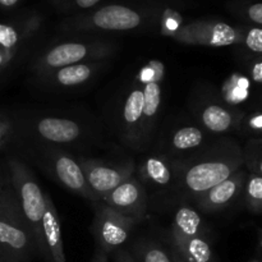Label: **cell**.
<instances>
[{"mask_svg":"<svg viewBox=\"0 0 262 262\" xmlns=\"http://www.w3.org/2000/svg\"><path fill=\"white\" fill-rule=\"evenodd\" d=\"M37 137L53 145H68L82 137L83 129L76 120L60 117H42L33 122Z\"/></svg>","mask_w":262,"mask_h":262,"instance_id":"cell-13","label":"cell"},{"mask_svg":"<svg viewBox=\"0 0 262 262\" xmlns=\"http://www.w3.org/2000/svg\"><path fill=\"white\" fill-rule=\"evenodd\" d=\"M2 191H3V189H0V193H2Z\"/></svg>","mask_w":262,"mask_h":262,"instance_id":"cell-40","label":"cell"},{"mask_svg":"<svg viewBox=\"0 0 262 262\" xmlns=\"http://www.w3.org/2000/svg\"><path fill=\"white\" fill-rule=\"evenodd\" d=\"M242 150L247 170L262 177V138H250Z\"/></svg>","mask_w":262,"mask_h":262,"instance_id":"cell-27","label":"cell"},{"mask_svg":"<svg viewBox=\"0 0 262 262\" xmlns=\"http://www.w3.org/2000/svg\"><path fill=\"white\" fill-rule=\"evenodd\" d=\"M8 165H9L10 182H12L10 184H12V188L17 197L23 217L27 222L33 238H35L38 253L41 255L42 224L49 193L42 191L32 171L19 159H10Z\"/></svg>","mask_w":262,"mask_h":262,"instance_id":"cell-5","label":"cell"},{"mask_svg":"<svg viewBox=\"0 0 262 262\" xmlns=\"http://www.w3.org/2000/svg\"><path fill=\"white\" fill-rule=\"evenodd\" d=\"M43 22L42 13L31 10L14 22L0 23V73L28 50V46L42 30Z\"/></svg>","mask_w":262,"mask_h":262,"instance_id":"cell-6","label":"cell"},{"mask_svg":"<svg viewBox=\"0 0 262 262\" xmlns=\"http://www.w3.org/2000/svg\"><path fill=\"white\" fill-rule=\"evenodd\" d=\"M168 143L174 152H189L204 146L205 132L196 125H183L173 130Z\"/></svg>","mask_w":262,"mask_h":262,"instance_id":"cell-22","label":"cell"},{"mask_svg":"<svg viewBox=\"0 0 262 262\" xmlns=\"http://www.w3.org/2000/svg\"><path fill=\"white\" fill-rule=\"evenodd\" d=\"M143 91L142 87L135 86L129 91L122 107V128L129 143L142 145Z\"/></svg>","mask_w":262,"mask_h":262,"instance_id":"cell-17","label":"cell"},{"mask_svg":"<svg viewBox=\"0 0 262 262\" xmlns=\"http://www.w3.org/2000/svg\"><path fill=\"white\" fill-rule=\"evenodd\" d=\"M0 253L17 261L37 255L38 248L23 217L14 191L0 193Z\"/></svg>","mask_w":262,"mask_h":262,"instance_id":"cell-4","label":"cell"},{"mask_svg":"<svg viewBox=\"0 0 262 262\" xmlns=\"http://www.w3.org/2000/svg\"><path fill=\"white\" fill-rule=\"evenodd\" d=\"M46 2L56 13L69 17L94 9L102 0H46Z\"/></svg>","mask_w":262,"mask_h":262,"instance_id":"cell-25","label":"cell"},{"mask_svg":"<svg viewBox=\"0 0 262 262\" xmlns=\"http://www.w3.org/2000/svg\"><path fill=\"white\" fill-rule=\"evenodd\" d=\"M169 37L187 45L209 48L241 45L242 26H233L219 19H196L183 23Z\"/></svg>","mask_w":262,"mask_h":262,"instance_id":"cell-7","label":"cell"},{"mask_svg":"<svg viewBox=\"0 0 262 262\" xmlns=\"http://www.w3.org/2000/svg\"><path fill=\"white\" fill-rule=\"evenodd\" d=\"M243 201L248 211L252 214H262V177L248 171L245 187H243Z\"/></svg>","mask_w":262,"mask_h":262,"instance_id":"cell-24","label":"cell"},{"mask_svg":"<svg viewBox=\"0 0 262 262\" xmlns=\"http://www.w3.org/2000/svg\"><path fill=\"white\" fill-rule=\"evenodd\" d=\"M176 186L196 199L245 166L243 150L237 141L225 138L183 160H174Z\"/></svg>","mask_w":262,"mask_h":262,"instance_id":"cell-1","label":"cell"},{"mask_svg":"<svg viewBox=\"0 0 262 262\" xmlns=\"http://www.w3.org/2000/svg\"><path fill=\"white\" fill-rule=\"evenodd\" d=\"M260 247L262 248V234H261V237H260Z\"/></svg>","mask_w":262,"mask_h":262,"instance_id":"cell-38","label":"cell"},{"mask_svg":"<svg viewBox=\"0 0 262 262\" xmlns=\"http://www.w3.org/2000/svg\"><path fill=\"white\" fill-rule=\"evenodd\" d=\"M165 5L107 3L91 10L61 19L58 30L68 35H92L104 32H128L147 25H159Z\"/></svg>","mask_w":262,"mask_h":262,"instance_id":"cell-2","label":"cell"},{"mask_svg":"<svg viewBox=\"0 0 262 262\" xmlns=\"http://www.w3.org/2000/svg\"><path fill=\"white\" fill-rule=\"evenodd\" d=\"M100 201L115 211L125 216L135 217L140 222L145 216L147 209V192L142 182L138 181L136 177H130L112 192L105 194Z\"/></svg>","mask_w":262,"mask_h":262,"instance_id":"cell-11","label":"cell"},{"mask_svg":"<svg viewBox=\"0 0 262 262\" xmlns=\"http://www.w3.org/2000/svg\"><path fill=\"white\" fill-rule=\"evenodd\" d=\"M41 256L48 262H66L61 237L60 219L49 194L42 224V247Z\"/></svg>","mask_w":262,"mask_h":262,"instance_id":"cell-16","label":"cell"},{"mask_svg":"<svg viewBox=\"0 0 262 262\" xmlns=\"http://www.w3.org/2000/svg\"><path fill=\"white\" fill-rule=\"evenodd\" d=\"M247 176V169H239L222 183L197 196L194 201L199 209L204 212H216L234 204L242 196Z\"/></svg>","mask_w":262,"mask_h":262,"instance_id":"cell-12","label":"cell"},{"mask_svg":"<svg viewBox=\"0 0 262 262\" xmlns=\"http://www.w3.org/2000/svg\"><path fill=\"white\" fill-rule=\"evenodd\" d=\"M0 262H18V261L14 260V258L8 257V256L2 255V253H0Z\"/></svg>","mask_w":262,"mask_h":262,"instance_id":"cell-36","label":"cell"},{"mask_svg":"<svg viewBox=\"0 0 262 262\" xmlns=\"http://www.w3.org/2000/svg\"><path fill=\"white\" fill-rule=\"evenodd\" d=\"M10 137H12L10 123L4 117H0V150L8 145Z\"/></svg>","mask_w":262,"mask_h":262,"instance_id":"cell-32","label":"cell"},{"mask_svg":"<svg viewBox=\"0 0 262 262\" xmlns=\"http://www.w3.org/2000/svg\"><path fill=\"white\" fill-rule=\"evenodd\" d=\"M114 260L115 262H137L135 260V257L130 256L127 251L120 250V248L114 251Z\"/></svg>","mask_w":262,"mask_h":262,"instance_id":"cell-33","label":"cell"},{"mask_svg":"<svg viewBox=\"0 0 262 262\" xmlns=\"http://www.w3.org/2000/svg\"><path fill=\"white\" fill-rule=\"evenodd\" d=\"M171 237L176 238H192L205 237L204 222L197 211L188 206L179 207L174 216L171 227Z\"/></svg>","mask_w":262,"mask_h":262,"instance_id":"cell-20","label":"cell"},{"mask_svg":"<svg viewBox=\"0 0 262 262\" xmlns=\"http://www.w3.org/2000/svg\"><path fill=\"white\" fill-rule=\"evenodd\" d=\"M253 262H261V261H253Z\"/></svg>","mask_w":262,"mask_h":262,"instance_id":"cell-39","label":"cell"},{"mask_svg":"<svg viewBox=\"0 0 262 262\" xmlns=\"http://www.w3.org/2000/svg\"><path fill=\"white\" fill-rule=\"evenodd\" d=\"M245 113L229 105L210 102L201 106L199 112L200 123L206 130L215 135L239 129Z\"/></svg>","mask_w":262,"mask_h":262,"instance_id":"cell-14","label":"cell"},{"mask_svg":"<svg viewBox=\"0 0 262 262\" xmlns=\"http://www.w3.org/2000/svg\"><path fill=\"white\" fill-rule=\"evenodd\" d=\"M142 183H148L156 188H170L176 186V165L174 160L161 155L147 156L140 165Z\"/></svg>","mask_w":262,"mask_h":262,"instance_id":"cell-18","label":"cell"},{"mask_svg":"<svg viewBox=\"0 0 262 262\" xmlns=\"http://www.w3.org/2000/svg\"><path fill=\"white\" fill-rule=\"evenodd\" d=\"M78 163L87 184L99 201L105 194L133 177L136 168L132 160L114 164L94 159H81Z\"/></svg>","mask_w":262,"mask_h":262,"instance_id":"cell-10","label":"cell"},{"mask_svg":"<svg viewBox=\"0 0 262 262\" xmlns=\"http://www.w3.org/2000/svg\"><path fill=\"white\" fill-rule=\"evenodd\" d=\"M42 152L43 166L56 182L73 193L79 194L91 201L99 202L97 197L87 184L78 161L74 160L69 154L56 147H45Z\"/></svg>","mask_w":262,"mask_h":262,"instance_id":"cell-9","label":"cell"},{"mask_svg":"<svg viewBox=\"0 0 262 262\" xmlns=\"http://www.w3.org/2000/svg\"><path fill=\"white\" fill-rule=\"evenodd\" d=\"M161 77L150 79L142 87L143 91V117H142V138L147 137L155 125L156 118L161 106L163 90L160 84Z\"/></svg>","mask_w":262,"mask_h":262,"instance_id":"cell-19","label":"cell"},{"mask_svg":"<svg viewBox=\"0 0 262 262\" xmlns=\"http://www.w3.org/2000/svg\"><path fill=\"white\" fill-rule=\"evenodd\" d=\"M250 79L257 84H262V55H253L247 63Z\"/></svg>","mask_w":262,"mask_h":262,"instance_id":"cell-31","label":"cell"},{"mask_svg":"<svg viewBox=\"0 0 262 262\" xmlns=\"http://www.w3.org/2000/svg\"><path fill=\"white\" fill-rule=\"evenodd\" d=\"M229 9L246 25L262 27V0H235L230 3Z\"/></svg>","mask_w":262,"mask_h":262,"instance_id":"cell-23","label":"cell"},{"mask_svg":"<svg viewBox=\"0 0 262 262\" xmlns=\"http://www.w3.org/2000/svg\"><path fill=\"white\" fill-rule=\"evenodd\" d=\"M107 253L104 252V251L101 250V248L97 247L96 251H95V255L94 257H92V262H109L107 260Z\"/></svg>","mask_w":262,"mask_h":262,"instance_id":"cell-35","label":"cell"},{"mask_svg":"<svg viewBox=\"0 0 262 262\" xmlns=\"http://www.w3.org/2000/svg\"><path fill=\"white\" fill-rule=\"evenodd\" d=\"M239 129L251 138H262V110H255L248 114L245 113Z\"/></svg>","mask_w":262,"mask_h":262,"instance_id":"cell-30","label":"cell"},{"mask_svg":"<svg viewBox=\"0 0 262 262\" xmlns=\"http://www.w3.org/2000/svg\"><path fill=\"white\" fill-rule=\"evenodd\" d=\"M117 49L118 42L110 38L90 36L69 38L43 49L33 60L32 71L42 77L72 64L101 61L113 55Z\"/></svg>","mask_w":262,"mask_h":262,"instance_id":"cell-3","label":"cell"},{"mask_svg":"<svg viewBox=\"0 0 262 262\" xmlns=\"http://www.w3.org/2000/svg\"><path fill=\"white\" fill-rule=\"evenodd\" d=\"M225 100L229 104H238L248 99L250 95V81L242 76H235L230 79L225 87Z\"/></svg>","mask_w":262,"mask_h":262,"instance_id":"cell-28","label":"cell"},{"mask_svg":"<svg viewBox=\"0 0 262 262\" xmlns=\"http://www.w3.org/2000/svg\"><path fill=\"white\" fill-rule=\"evenodd\" d=\"M246 51L252 55H262V27L256 26H242V42Z\"/></svg>","mask_w":262,"mask_h":262,"instance_id":"cell-29","label":"cell"},{"mask_svg":"<svg viewBox=\"0 0 262 262\" xmlns=\"http://www.w3.org/2000/svg\"><path fill=\"white\" fill-rule=\"evenodd\" d=\"M173 238L176 250L188 262H214V252L205 237Z\"/></svg>","mask_w":262,"mask_h":262,"instance_id":"cell-21","label":"cell"},{"mask_svg":"<svg viewBox=\"0 0 262 262\" xmlns=\"http://www.w3.org/2000/svg\"><path fill=\"white\" fill-rule=\"evenodd\" d=\"M23 0H0V8L3 9H14L19 7Z\"/></svg>","mask_w":262,"mask_h":262,"instance_id":"cell-34","label":"cell"},{"mask_svg":"<svg viewBox=\"0 0 262 262\" xmlns=\"http://www.w3.org/2000/svg\"><path fill=\"white\" fill-rule=\"evenodd\" d=\"M101 68V61H84V63L63 67L58 71H54L38 78L45 86L51 89H71L89 82Z\"/></svg>","mask_w":262,"mask_h":262,"instance_id":"cell-15","label":"cell"},{"mask_svg":"<svg viewBox=\"0 0 262 262\" xmlns=\"http://www.w3.org/2000/svg\"><path fill=\"white\" fill-rule=\"evenodd\" d=\"M137 262H173L163 247L154 242H140L135 246Z\"/></svg>","mask_w":262,"mask_h":262,"instance_id":"cell-26","label":"cell"},{"mask_svg":"<svg viewBox=\"0 0 262 262\" xmlns=\"http://www.w3.org/2000/svg\"><path fill=\"white\" fill-rule=\"evenodd\" d=\"M138 223L135 217L125 216L106 205L99 204L92 223V233L97 247L107 255L114 252L127 242Z\"/></svg>","mask_w":262,"mask_h":262,"instance_id":"cell-8","label":"cell"},{"mask_svg":"<svg viewBox=\"0 0 262 262\" xmlns=\"http://www.w3.org/2000/svg\"><path fill=\"white\" fill-rule=\"evenodd\" d=\"M173 262H188V261L184 260V258L182 257L178 252H176V255H174V257H173Z\"/></svg>","mask_w":262,"mask_h":262,"instance_id":"cell-37","label":"cell"}]
</instances>
